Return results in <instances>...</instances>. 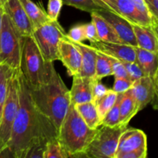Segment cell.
Masks as SVG:
<instances>
[{"instance_id":"cell-24","label":"cell","mask_w":158,"mask_h":158,"mask_svg":"<svg viewBox=\"0 0 158 158\" xmlns=\"http://www.w3.org/2000/svg\"><path fill=\"white\" fill-rule=\"evenodd\" d=\"M112 75L113 72L111 63L108 59L107 56L103 52H100V51L97 50L95 75H94V79L96 80H101L104 77Z\"/></svg>"},{"instance_id":"cell-34","label":"cell","mask_w":158,"mask_h":158,"mask_svg":"<svg viewBox=\"0 0 158 158\" xmlns=\"http://www.w3.org/2000/svg\"><path fill=\"white\" fill-rule=\"evenodd\" d=\"M133 83L134 82L131 81L129 78L115 77L114 86L111 89L117 94H123L131 89Z\"/></svg>"},{"instance_id":"cell-4","label":"cell","mask_w":158,"mask_h":158,"mask_svg":"<svg viewBox=\"0 0 158 158\" xmlns=\"http://www.w3.org/2000/svg\"><path fill=\"white\" fill-rule=\"evenodd\" d=\"M53 63L43 59L32 36H25L20 69L30 89H35L50 78Z\"/></svg>"},{"instance_id":"cell-5","label":"cell","mask_w":158,"mask_h":158,"mask_svg":"<svg viewBox=\"0 0 158 158\" xmlns=\"http://www.w3.org/2000/svg\"><path fill=\"white\" fill-rule=\"evenodd\" d=\"M24 37L4 12L0 35V64L5 63L12 69H20Z\"/></svg>"},{"instance_id":"cell-27","label":"cell","mask_w":158,"mask_h":158,"mask_svg":"<svg viewBox=\"0 0 158 158\" xmlns=\"http://www.w3.org/2000/svg\"><path fill=\"white\" fill-rule=\"evenodd\" d=\"M122 94H118L117 101L113 107L106 113L105 117L102 119L101 124L110 127H114L120 125V102L121 100Z\"/></svg>"},{"instance_id":"cell-38","label":"cell","mask_w":158,"mask_h":158,"mask_svg":"<svg viewBox=\"0 0 158 158\" xmlns=\"http://www.w3.org/2000/svg\"><path fill=\"white\" fill-rule=\"evenodd\" d=\"M108 89L105 85L101 83V80H94V86H93V96H94V101L103 97V95L108 92Z\"/></svg>"},{"instance_id":"cell-11","label":"cell","mask_w":158,"mask_h":158,"mask_svg":"<svg viewBox=\"0 0 158 158\" xmlns=\"http://www.w3.org/2000/svg\"><path fill=\"white\" fill-rule=\"evenodd\" d=\"M97 12L111 25L122 43L132 46H137L131 23L111 11L102 9Z\"/></svg>"},{"instance_id":"cell-26","label":"cell","mask_w":158,"mask_h":158,"mask_svg":"<svg viewBox=\"0 0 158 158\" xmlns=\"http://www.w3.org/2000/svg\"><path fill=\"white\" fill-rule=\"evenodd\" d=\"M14 69L5 63L0 64V119L8 92V84Z\"/></svg>"},{"instance_id":"cell-14","label":"cell","mask_w":158,"mask_h":158,"mask_svg":"<svg viewBox=\"0 0 158 158\" xmlns=\"http://www.w3.org/2000/svg\"><path fill=\"white\" fill-rule=\"evenodd\" d=\"M138 149H148L146 134L140 129L127 127L119 139L115 158H118L125 153Z\"/></svg>"},{"instance_id":"cell-40","label":"cell","mask_w":158,"mask_h":158,"mask_svg":"<svg viewBox=\"0 0 158 158\" xmlns=\"http://www.w3.org/2000/svg\"><path fill=\"white\" fill-rule=\"evenodd\" d=\"M147 157L148 149H138L121 154L118 158H146Z\"/></svg>"},{"instance_id":"cell-20","label":"cell","mask_w":158,"mask_h":158,"mask_svg":"<svg viewBox=\"0 0 158 158\" xmlns=\"http://www.w3.org/2000/svg\"><path fill=\"white\" fill-rule=\"evenodd\" d=\"M92 22L97 28V34H98L100 41L107 42V43H123L111 25L101 16L98 12H90Z\"/></svg>"},{"instance_id":"cell-6","label":"cell","mask_w":158,"mask_h":158,"mask_svg":"<svg viewBox=\"0 0 158 158\" xmlns=\"http://www.w3.org/2000/svg\"><path fill=\"white\" fill-rule=\"evenodd\" d=\"M95 137L84 152V157L91 158H115L120 135L127 127H114L100 125Z\"/></svg>"},{"instance_id":"cell-18","label":"cell","mask_w":158,"mask_h":158,"mask_svg":"<svg viewBox=\"0 0 158 158\" xmlns=\"http://www.w3.org/2000/svg\"><path fill=\"white\" fill-rule=\"evenodd\" d=\"M136 54V62L143 70L147 77H158L157 52L146 50L138 46H134Z\"/></svg>"},{"instance_id":"cell-9","label":"cell","mask_w":158,"mask_h":158,"mask_svg":"<svg viewBox=\"0 0 158 158\" xmlns=\"http://www.w3.org/2000/svg\"><path fill=\"white\" fill-rule=\"evenodd\" d=\"M103 9L111 11L134 24L154 26L136 9L131 0H93ZM157 27V26H156Z\"/></svg>"},{"instance_id":"cell-33","label":"cell","mask_w":158,"mask_h":158,"mask_svg":"<svg viewBox=\"0 0 158 158\" xmlns=\"http://www.w3.org/2000/svg\"><path fill=\"white\" fill-rule=\"evenodd\" d=\"M107 56L108 59H109V60L110 61L113 76H114V77L128 78L127 73V71L126 69H125V67L124 66H123V63H122L120 60L114 58V57L110 56Z\"/></svg>"},{"instance_id":"cell-16","label":"cell","mask_w":158,"mask_h":158,"mask_svg":"<svg viewBox=\"0 0 158 158\" xmlns=\"http://www.w3.org/2000/svg\"><path fill=\"white\" fill-rule=\"evenodd\" d=\"M72 87L69 89L70 103L72 104L86 103L94 101L93 96V86L94 79L90 77H81V76H73Z\"/></svg>"},{"instance_id":"cell-29","label":"cell","mask_w":158,"mask_h":158,"mask_svg":"<svg viewBox=\"0 0 158 158\" xmlns=\"http://www.w3.org/2000/svg\"><path fill=\"white\" fill-rule=\"evenodd\" d=\"M62 1L63 4H66V6H72L89 13L103 9L100 6H97L93 0H62Z\"/></svg>"},{"instance_id":"cell-8","label":"cell","mask_w":158,"mask_h":158,"mask_svg":"<svg viewBox=\"0 0 158 158\" xmlns=\"http://www.w3.org/2000/svg\"><path fill=\"white\" fill-rule=\"evenodd\" d=\"M17 69H14L8 84V92L0 119V155L6 151L11 137L12 125L19 106Z\"/></svg>"},{"instance_id":"cell-21","label":"cell","mask_w":158,"mask_h":158,"mask_svg":"<svg viewBox=\"0 0 158 158\" xmlns=\"http://www.w3.org/2000/svg\"><path fill=\"white\" fill-rule=\"evenodd\" d=\"M24 9L26 15L29 17L34 29L46 23L52 22L47 16L46 12L40 5L33 2L31 0H19Z\"/></svg>"},{"instance_id":"cell-28","label":"cell","mask_w":158,"mask_h":158,"mask_svg":"<svg viewBox=\"0 0 158 158\" xmlns=\"http://www.w3.org/2000/svg\"><path fill=\"white\" fill-rule=\"evenodd\" d=\"M68 156L62 148L57 137L46 142L43 158H67Z\"/></svg>"},{"instance_id":"cell-30","label":"cell","mask_w":158,"mask_h":158,"mask_svg":"<svg viewBox=\"0 0 158 158\" xmlns=\"http://www.w3.org/2000/svg\"><path fill=\"white\" fill-rule=\"evenodd\" d=\"M123 63V66H124L125 69L127 73L128 78L131 80V81L134 82L137 80L138 79L141 78V77H145L144 73H143V70L138 63L136 61L134 62H125L121 61Z\"/></svg>"},{"instance_id":"cell-13","label":"cell","mask_w":158,"mask_h":158,"mask_svg":"<svg viewBox=\"0 0 158 158\" xmlns=\"http://www.w3.org/2000/svg\"><path fill=\"white\" fill-rule=\"evenodd\" d=\"M3 9L23 36H32L34 29L19 0H7Z\"/></svg>"},{"instance_id":"cell-1","label":"cell","mask_w":158,"mask_h":158,"mask_svg":"<svg viewBox=\"0 0 158 158\" xmlns=\"http://www.w3.org/2000/svg\"><path fill=\"white\" fill-rule=\"evenodd\" d=\"M19 106L7 149L12 157L25 158L29 148L40 141L57 137L52 122L38 110L21 69L16 70Z\"/></svg>"},{"instance_id":"cell-15","label":"cell","mask_w":158,"mask_h":158,"mask_svg":"<svg viewBox=\"0 0 158 158\" xmlns=\"http://www.w3.org/2000/svg\"><path fill=\"white\" fill-rule=\"evenodd\" d=\"M91 46L97 50L108 56L117 59L120 61H136V54L134 46L124 43H107L98 41L91 43Z\"/></svg>"},{"instance_id":"cell-39","label":"cell","mask_w":158,"mask_h":158,"mask_svg":"<svg viewBox=\"0 0 158 158\" xmlns=\"http://www.w3.org/2000/svg\"><path fill=\"white\" fill-rule=\"evenodd\" d=\"M148 6L150 13L153 17V19L158 24V0H143Z\"/></svg>"},{"instance_id":"cell-37","label":"cell","mask_w":158,"mask_h":158,"mask_svg":"<svg viewBox=\"0 0 158 158\" xmlns=\"http://www.w3.org/2000/svg\"><path fill=\"white\" fill-rule=\"evenodd\" d=\"M131 2H133L134 6H135L136 9H137V10L138 11V12H140L143 16H144L145 18L149 19L150 21H151V23H152L154 26L157 27L158 24H157V23L154 21L152 15H151V14L150 13L149 10H148V6H147V5L145 4L143 0H131Z\"/></svg>"},{"instance_id":"cell-2","label":"cell","mask_w":158,"mask_h":158,"mask_svg":"<svg viewBox=\"0 0 158 158\" xmlns=\"http://www.w3.org/2000/svg\"><path fill=\"white\" fill-rule=\"evenodd\" d=\"M29 90L36 107L52 122L58 132L71 103L69 90L55 67L46 83L35 89L29 88Z\"/></svg>"},{"instance_id":"cell-41","label":"cell","mask_w":158,"mask_h":158,"mask_svg":"<svg viewBox=\"0 0 158 158\" xmlns=\"http://www.w3.org/2000/svg\"><path fill=\"white\" fill-rule=\"evenodd\" d=\"M4 12L5 11H4V9H3V6H0V35H1L2 25V16Z\"/></svg>"},{"instance_id":"cell-17","label":"cell","mask_w":158,"mask_h":158,"mask_svg":"<svg viewBox=\"0 0 158 158\" xmlns=\"http://www.w3.org/2000/svg\"><path fill=\"white\" fill-rule=\"evenodd\" d=\"M137 46L158 53L157 27L131 23Z\"/></svg>"},{"instance_id":"cell-23","label":"cell","mask_w":158,"mask_h":158,"mask_svg":"<svg viewBox=\"0 0 158 158\" xmlns=\"http://www.w3.org/2000/svg\"><path fill=\"white\" fill-rule=\"evenodd\" d=\"M74 107L91 129H97L101 124L100 116L94 101L74 104Z\"/></svg>"},{"instance_id":"cell-31","label":"cell","mask_w":158,"mask_h":158,"mask_svg":"<svg viewBox=\"0 0 158 158\" xmlns=\"http://www.w3.org/2000/svg\"><path fill=\"white\" fill-rule=\"evenodd\" d=\"M66 37L72 42L83 43V41L86 40L83 24H77L73 26L69 32L66 33Z\"/></svg>"},{"instance_id":"cell-3","label":"cell","mask_w":158,"mask_h":158,"mask_svg":"<svg viewBox=\"0 0 158 158\" xmlns=\"http://www.w3.org/2000/svg\"><path fill=\"white\" fill-rule=\"evenodd\" d=\"M97 129L89 128L74 105L70 103L57 132V139L68 157H84V152L95 137Z\"/></svg>"},{"instance_id":"cell-10","label":"cell","mask_w":158,"mask_h":158,"mask_svg":"<svg viewBox=\"0 0 158 158\" xmlns=\"http://www.w3.org/2000/svg\"><path fill=\"white\" fill-rule=\"evenodd\" d=\"M157 78L145 76L133 83L131 89L139 111L142 110L149 103H152L157 98Z\"/></svg>"},{"instance_id":"cell-19","label":"cell","mask_w":158,"mask_h":158,"mask_svg":"<svg viewBox=\"0 0 158 158\" xmlns=\"http://www.w3.org/2000/svg\"><path fill=\"white\" fill-rule=\"evenodd\" d=\"M73 43L77 46L81 54V66L78 75L94 78L97 50L91 46H88L83 43Z\"/></svg>"},{"instance_id":"cell-32","label":"cell","mask_w":158,"mask_h":158,"mask_svg":"<svg viewBox=\"0 0 158 158\" xmlns=\"http://www.w3.org/2000/svg\"><path fill=\"white\" fill-rule=\"evenodd\" d=\"M63 5L62 0H49L46 14L50 21L53 22L58 20Z\"/></svg>"},{"instance_id":"cell-22","label":"cell","mask_w":158,"mask_h":158,"mask_svg":"<svg viewBox=\"0 0 158 158\" xmlns=\"http://www.w3.org/2000/svg\"><path fill=\"white\" fill-rule=\"evenodd\" d=\"M139 112L131 89L122 94L120 102V124L128 126L130 121Z\"/></svg>"},{"instance_id":"cell-7","label":"cell","mask_w":158,"mask_h":158,"mask_svg":"<svg viewBox=\"0 0 158 158\" xmlns=\"http://www.w3.org/2000/svg\"><path fill=\"white\" fill-rule=\"evenodd\" d=\"M32 38L45 61L58 60V46L66 36V32L57 21L49 22L34 29Z\"/></svg>"},{"instance_id":"cell-35","label":"cell","mask_w":158,"mask_h":158,"mask_svg":"<svg viewBox=\"0 0 158 158\" xmlns=\"http://www.w3.org/2000/svg\"><path fill=\"white\" fill-rule=\"evenodd\" d=\"M46 142L40 141L32 145L26 153L25 158H43Z\"/></svg>"},{"instance_id":"cell-25","label":"cell","mask_w":158,"mask_h":158,"mask_svg":"<svg viewBox=\"0 0 158 158\" xmlns=\"http://www.w3.org/2000/svg\"><path fill=\"white\" fill-rule=\"evenodd\" d=\"M117 97H118V94L110 89L105 95H103V97L97 99V100H94L100 120H102V119L105 117L106 113L115 104Z\"/></svg>"},{"instance_id":"cell-36","label":"cell","mask_w":158,"mask_h":158,"mask_svg":"<svg viewBox=\"0 0 158 158\" xmlns=\"http://www.w3.org/2000/svg\"><path fill=\"white\" fill-rule=\"evenodd\" d=\"M83 28H84L86 40H89L91 43L100 41L98 34H97V28L92 21L89 23H86V24H83Z\"/></svg>"},{"instance_id":"cell-42","label":"cell","mask_w":158,"mask_h":158,"mask_svg":"<svg viewBox=\"0 0 158 158\" xmlns=\"http://www.w3.org/2000/svg\"><path fill=\"white\" fill-rule=\"evenodd\" d=\"M6 2H7V0H0V6H3L5 4H6Z\"/></svg>"},{"instance_id":"cell-12","label":"cell","mask_w":158,"mask_h":158,"mask_svg":"<svg viewBox=\"0 0 158 158\" xmlns=\"http://www.w3.org/2000/svg\"><path fill=\"white\" fill-rule=\"evenodd\" d=\"M58 60H60L71 77L79 73L81 66V54L77 46L66 36L58 46Z\"/></svg>"}]
</instances>
